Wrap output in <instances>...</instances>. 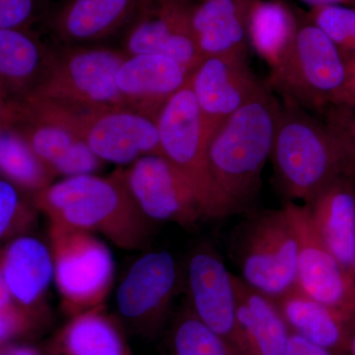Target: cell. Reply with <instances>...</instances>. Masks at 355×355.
Masks as SVG:
<instances>
[{"label":"cell","mask_w":355,"mask_h":355,"mask_svg":"<svg viewBox=\"0 0 355 355\" xmlns=\"http://www.w3.org/2000/svg\"><path fill=\"white\" fill-rule=\"evenodd\" d=\"M282 108V103L266 83L210 137L207 163L211 219L253 211Z\"/></svg>","instance_id":"6da1fadb"},{"label":"cell","mask_w":355,"mask_h":355,"mask_svg":"<svg viewBox=\"0 0 355 355\" xmlns=\"http://www.w3.org/2000/svg\"><path fill=\"white\" fill-rule=\"evenodd\" d=\"M33 203L49 221L101 234L121 249H146L153 235V222L116 172L67 178L36 193Z\"/></svg>","instance_id":"7a4b0ae2"},{"label":"cell","mask_w":355,"mask_h":355,"mask_svg":"<svg viewBox=\"0 0 355 355\" xmlns=\"http://www.w3.org/2000/svg\"><path fill=\"white\" fill-rule=\"evenodd\" d=\"M270 159L287 202L302 205L355 167L324 121L286 104H282Z\"/></svg>","instance_id":"3957f363"},{"label":"cell","mask_w":355,"mask_h":355,"mask_svg":"<svg viewBox=\"0 0 355 355\" xmlns=\"http://www.w3.org/2000/svg\"><path fill=\"white\" fill-rule=\"evenodd\" d=\"M19 113L64 128L102 161L132 164L142 156L160 154L156 119L132 109L69 106L29 97L15 114Z\"/></svg>","instance_id":"277c9868"},{"label":"cell","mask_w":355,"mask_h":355,"mask_svg":"<svg viewBox=\"0 0 355 355\" xmlns=\"http://www.w3.org/2000/svg\"><path fill=\"white\" fill-rule=\"evenodd\" d=\"M249 214L233 232L231 252L248 286L275 299L296 286L295 229L286 205Z\"/></svg>","instance_id":"5b68a950"},{"label":"cell","mask_w":355,"mask_h":355,"mask_svg":"<svg viewBox=\"0 0 355 355\" xmlns=\"http://www.w3.org/2000/svg\"><path fill=\"white\" fill-rule=\"evenodd\" d=\"M345 77V60L316 25L298 24L291 48L270 70L268 87L284 104L323 114L334 106Z\"/></svg>","instance_id":"8992f818"},{"label":"cell","mask_w":355,"mask_h":355,"mask_svg":"<svg viewBox=\"0 0 355 355\" xmlns=\"http://www.w3.org/2000/svg\"><path fill=\"white\" fill-rule=\"evenodd\" d=\"M53 279L67 317L104 307L114 282V259L93 233L49 221Z\"/></svg>","instance_id":"52a82bcc"},{"label":"cell","mask_w":355,"mask_h":355,"mask_svg":"<svg viewBox=\"0 0 355 355\" xmlns=\"http://www.w3.org/2000/svg\"><path fill=\"white\" fill-rule=\"evenodd\" d=\"M127 55L113 49L83 46L51 51L29 97L69 106L128 108L116 85V73Z\"/></svg>","instance_id":"ba28073f"},{"label":"cell","mask_w":355,"mask_h":355,"mask_svg":"<svg viewBox=\"0 0 355 355\" xmlns=\"http://www.w3.org/2000/svg\"><path fill=\"white\" fill-rule=\"evenodd\" d=\"M184 286V272L172 254L148 252L135 260L121 279L116 303L121 323L146 338L162 331L175 298Z\"/></svg>","instance_id":"9c48e42d"},{"label":"cell","mask_w":355,"mask_h":355,"mask_svg":"<svg viewBox=\"0 0 355 355\" xmlns=\"http://www.w3.org/2000/svg\"><path fill=\"white\" fill-rule=\"evenodd\" d=\"M116 173L149 220L172 222L187 229L207 220L190 182L160 154L142 156Z\"/></svg>","instance_id":"30bf717a"},{"label":"cell","mask_w":355,"mask_h":355,"mask_svg":"<svg viewBox=\"0 0 355 355\" xmlns=\"http://www.w3.org/2000/svg\"><path fill=\"white\" fill-rule=\"evenodd\" d=\"M189 309L237 355H245L232 272L209 243L193 248L184 272Z\"/></svg>","instance_id":"8fae6325"},{"label":"cell","mask_w":355,"mask_h":355,"mask_svg":"<svg viewBox=\"0 0 355 355\" xmlns=\"http://www.w3.org/2000/svg\"><path fill=\"white\" fill-rule=\"evenodd\" d=\"M160 155L167 159L195 189L211 219V189L207 172V139L190 79L158 114Z\"/></svg>","instance_id":"7c38bea8"},{"label":"cell","mask_w":355,"mask_h":355,"mask_svg":"<svg viewBox=\"0 0 355 355\" xmlns=\"http://www.w3.org/2000/svg\"><path fill=\"white\" fill-rule=\"evenodd\" d=\"M284 205L298 240L296 287L311 298L349 314L355 308V275L322 241L305 205L287 202Z\"/></svg>","instance_id":"4fadbf2b"},{"label":"cell","mask_w":355,"mask_h":355,"mask_svg":"<svg viewBox=\"0 0 355 355\" xmlns=\"http://www.w3.org/2000/svg\"><path fill=\"white\" fill-rule=\"evenodd\" d=\"M193 6L187 0H142L125 37V53L164 55L191 73L203 60L191 31Z\"/></svg>","instance_id":"5bb4252c"},{"label":"cell","mask_w":355,"mask_h":355,"mask_svg":"<svg viewBox=\"0 0 355 355\" xmlns=\"http://www.w3.org/2000/svg\"><path fill=\"white\" fill-rule=\"evenodd\" d=\"M190 85L202 116L207 142L214 132L258 94L261 83L247 55L205 58L190 76Z\"/></svg>","instance_id":"9a60e30c"},{"label":"cell","mask_w":355,"mask_h":355,"mask_svg":"<svg viewBox=\"0 0 355 355\" xmlns=\"http://www.w3.org/2000/svg\"><path fill=\"white\" fill-rule=\"evenodd\" d=\"M190 76L183 65L164 55H127L116 73V85L128 109L157 119Z\"/></svg>","instance_id":"2e32d148"},{"label":"cell","mask_w":355,"mask_h":355,"mask_svg":"<svg viewBox=\"0 0 355 355\" xmlns=\"http://www.w3.org/2000/svg\"><path fill=\"white\" fill-rule=\"evenodd\" d=\"M50 53L30 30L0 29V123L10 121L32 94Z\"/></svg>","instance_id":"e0dca14e"},{"label":"cell","mask_w":355,"mask_h":355,"mask_svg":"<svg viewBox=\"0 0 355 355\" xmlns=\"http://www.w3.org/2000/svg\"><path fill=\"white\" fill-rule=\"evenodd\" d=\"M352 170L331 182L310 202L305 203V207L322 241L354 273L355 183Z\"/></svg>","instance_id":"ac0fdd59"},{"label":"cell","mask_w":355,"mask_h":355,"mask_svg":"<svg viewBox=\"0 0 355 355\" xmlns=\"http://www.w3.org/2000/svg\"><path fill=\"white\" fill-rule=\"evenodd\" d=\"M0 273L14 302L32 309H46L44 300L53 279L50 247L28 234L0 247Z\"/></svg>","instance_id":"d6986e66"},{"label":"cell","mask_w":355,"mask_h":355,"mask_svg":"<svg viewBox=\"0 0 355 355\" xmlns=\"http://www.w3.org/2000/svg\"><path fill=\"white\" fill-rule=\"evenodd\" d=\"M256 0H202L193 4L191 26L202 58L247 55L248 23Z\"/></svg>","instance_id":"ffe728a7"},{"label":"cell","mask_w":355,"mask_h":355,"mask_svg":"<svg viewBox=\"0 0 355 355\" xmlns=\"http://www.w3.org/2000/svg\"><path fill=\"white\" fill-rule=\"evenodd\" d=\"M7 123L17 128L55 176L92 175L101 167V159L64 128L23 113L15 114Z\"/></svg>","instance_id":"44dd1931"},{"label":"cell","mask_w":355,"mask_h":355,"mask_svg":"<svg viewBox=\"0 0 355 355\" xmlns=\"http://www.w3.org/2000/svg\"><path fill=\"white\" fill-rule=\"evenodd\" d=\"M232 284L245 355H284L291 333L273 299L234 273Z\"/></svg>","instance_id":"7402d4cb"},{"label":"cell","mask_w":355,"mask_h":355,"mask_svg":"<svg viewBox=\"0 0 355 355\" xmlns=\"http://www.w3.org/2000/svg\"><path fill=\"white\" fill-rule=\"evenodd\" d=\"M46 350L50 355H135L121 320L105 306L69 317Z\"/></svg>","instance_id":"603a6c76"},{"label":"cell","mask_w":355,"mask_h":355,"mask_svg":"<svg viewBox=\"0 0 355 355\" xmlns=\"http://www.w3.org/2000/svg\"><path fill=\"white\" fill-rule=\"evenodd\" d=\"M142 0H67L53 18V29L67 43L112 36L132 22Z\"/></svg>","instance_id":"cb8c5ba5"},{"label":"cell","mask_w":355,"mask_h":355,"mask_svg":"<svg viewBox=\"0 0 355 355\" xmlns=\"http://www.w3.org/2000/svg\"><path fill=\"white\" fill-rule=\"evenodd\" d=\"M273 301L291 334L324 349L349 354V314L311 298L296 286Z\"/></svg>","instance_id":"d4e9b609"},{"label":"cell","mask_w":355,"mask_h":355,"mask_svg":"<svg viewBox=\"0 0 355 355\" xmlns=\"http://www.w3.org/2000/svg\"><path fill=\"white\" fill-rule=\"evenodd\" d=\"M299 23L279 0H256L251 7L248 36L257 53L270 65L279 64L295 38Z\"/></svg>","instance_id":"484cf974"},{"label":"cell","mask_w":355,"mask_h":355,"mask_svg":"<svg viewBox=\"0 0 355 355\" xmlns=\"http://www.w3.org/2000/svg\"><path fill=\"white\" fill-rule=\"evenodd\" d=\"M0 175L33 197L55 178L17 128L7 123H0Z\"/></svg>","instance_id":"4316f807"},{"label":"cell","mask_w":355,"mask_h":355,"mask_svg":"<svg viewBox=\"0 0 355 355\" xmlns=\"http://www.w3.org/2000/svg\"><path fill=\"white\" fill-rule=\"evenodd\" d=\"M169 355H237L223 340L184 308L173 321L168 336Z\"/></svg>","instance_id":"83f0119b"},{"label":"cell","mask_w":355,"mask_h":355,"mask_svg":"<svg viewBox=\"0 0 355 355\" xmlns=\"http://www.w3.org/2000/svg\"><path fill=\"white\" fill-rule=\"evenodd\" d=\"M21 193L13 184L0 180V247L14 238L28 234L36 221L38 210Z\"/></svg>","instance_id":"f1b7e54d"},{"label":"cell","mask_w":355,"mask_h":355,"mask_svg":"<svg viewBox=\"0 0 355 355\" xmlns=\"http://www.w3.org/2000/svg\"><path fill=\"white\" fill-rule=\"evenodd\" d=\"M309 20L335 44L345 60L355 58V8L327 6L311 8Z\"/></svg>","instance_id":"f546056e"},{"label":"cell","mask_w":355,"mask_h":355,"mask_svg":"<svg viewBox=\"0 0 355 355\" xmlns=\"http://www.w3.org/2000/svg\"><path fill=\"white\" fill-rule=\"evenodd\" d=\"M46 318V309H32L15 302L0 310V347L38 334Z\"/></svg>","instance_id":"4dcf8cb0"},{"label":"cell","mask_w":355,"mask_h":355,"mask_svg":"<svg viewBox=\"0 0 355 355\" xmlns=\"http://www.w3.org/2000/svg\"><path fill=\"white\" fill-rule=\"evenodd\" d=\"M46 0H0V29L30 30Z\"/></svg>","instance_id":"1f68e13d"},{"label":"cell","mask_w":355,"mask_h":355,"mask_svg":"<svg viewBox=\"0 0 355 355\" xmlns=\"http://www.w3.org/2000/svg\"><path fill=\"white\" fill-rule=\"evenodd\" d=\"M323 116L324 123L355 163V108L331 106Z\"/></svg>","instance_id":"d6a6232c"},{"label":"cell","mask_w":355,"mask_h":355,"mask_svg":"<svg viewBox=\"0 0 355 355\" xmlns=\"http://www.w3.org/2000/svg\"><path fill=\"white\" fill-rule=\"evenodd\" d=\"M284 355H349L343 352H335L324 349L320 345L308 342L305 338H301L294 334H291L286 352Z\"/></svg>","instance_id":"836d02e7"},{"label":"cell","mask_w":355,"mask_h":355,"mask_svg":"<svg viewBox=\"0 0 355 355\" xmlns=\"http://www.w3.org/2000/svg\"><path fill=\"white\" fill-rule=\"evenodd\" d=\"M334 106L355 108V58L345 60V77Z\"/></svg>","instance_id":"e575fe53"},{"label":"cell","mask_w":355,"mask_h":355,"mask_svg":"<svg viewBox=\"0 0 355 355\" xmlns=\"http://www.w3.org/2000/svg\"><path fill=\"white\" fill-rule=\"evenodd\" d=\"M0 355H50L48 350L24 342L14 343L0 347Z\"/></svg>","instance_id":"d590c367"},{"label":"cell","mask_w":355,"mask_h":355,"mask_svg":"<svg viewBox=\"0 0 355 355\" xmlns=\"http://www.w3.org/2000/svg\"><path fill=\"white\" fill-rule=\"evenodd\" d=\"M347 352L355 355V308L347 316Z\"/></svg>","instance_id":"8d00e7d4"},{"label":"cell","mask_w":355,"mask_h":355,"mask_svg":"<svg viewBox=\"0 0 355 355\" xmlns=\"http://www.w3.org/2000/svg\"><path fill=\"white\" fill-rule=\"evenodd\" d=\"M13 303L12 296H11L10 292L7 288L6 282H4L3 277H2L1 273H0V310L8 307V306L13 304Z\"/></svg>","instance_id":"74e56055"},{"label":"cell","mask_w":355,"mask_h":355,"mask_svg":"<svg viewBox=\"0 0 355 355\" xmlns=\"http://www.w3.org/2000/svg\"><path fill=\"white\" fill-rule=\"evenodd\" d=\"M311 7L327 6H352L354 0H302Z\"/></svg>","instance_id":"f35d334b"},{"label":"cell","mask_w":355,"mask_h":355,"mask_svg":"<svg viewBox=\"0 0 355 355\" xmlns=\"http://www.w3.org/2000/svg\"><path fill=\"white\" fill-rule=\"evenodd\" d=\"M352 176H354V183H355V167L354 168V170H352ZM354 275H355V261H354Z\"/></svg>","instance_id":"ab89813d"},{"label":"cell","mask_w":355,"mask_h":355,"mask_svg":"<svg viewBox=\"0 0 355 355\" xmlns=\"http://www.w3.org/2000/svg\"><path fill=\"white\" fill-rule=\"evenodd\" d=\"M350 6L354 7V8H355V0H354V2H352V6Z\"/></svg>","instance_id":"60d3db41"}]
</instances>
